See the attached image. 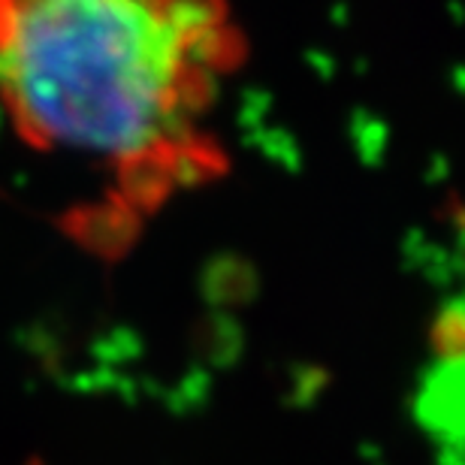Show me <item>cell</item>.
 <instances>
[{
	"label": "cell",
	"instance_id": "1",
	"mask_svg": "<svg viewBox=\"0 0 465 465\" xmlns=\"http://www.w3.org/2000/svg\"><path fill=\"white\" fill-rule=\"evenodd\" d=\"M232 52L212 4H0V94L22 134L115 163L166 154Z\"/></svg>",
	"mask_w": 465,
	"mask_h": 465
}]
</instances>
